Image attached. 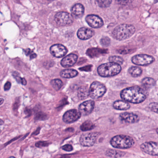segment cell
I'll use <instances>...</instances> for the list:
<instances>
[{
	"label": "cell",
	"mask_w": 158,
	"mask_h": 158,
	"mask_svg": "<svg viewBox=\"0 0 158 158\" xmlns=\"http://www.w3.org/2000/svg\"><path fill=\"white\" fill-rule=\"evenodd\" d=\"M120 96L123 100L134 104L141 103L147 98L144 89L138 86L124 89L121 91Z\"/></svg>",
	"instance_id": "1"
},
{
	"label": "cell",
	"mask_w": 158,
	"mask_h": 158,
	"mask_svg": "<svg viewBox=\"0 0 158 158\" xmlns=\"http://www.w3.org/2000/svg\"><path fill=\"white\" fill-rule=\"evenodd\" d=\"M135 32L134 26L129 24H121L116 27L112 32V36L118 40L127 39L132 36Z\"/></svg>",
	"instance_id": "2"
},
{
	"label": "cell",
	"mask_w": 158,
	"mask_h": 158,
	"mask_svg": "<svg viewBox=\"0 0 158 158\" xmlns=\"http://www.w3.org/2000/svg\"><path fill=\"white\" fill-rule=\"evenodd\" d=\"M122 67L120 64L113 62L101 64L98 68V73L102 77H111L117 75L121 72Z\"/></svg>",
	"instance_id": "3"
},
{
	"label": "cell",
	"mask_w": 158,
	"mask_h": 158,
	"mask_svg": "<svg viewBox=\"0 0 158 158\" xmlns=\"http://www.w3.org/2000/svg\"><path fill=\"white\" fill-rule=\"evenodd\" d=\"M110 142L112 147L118 149L129 148L135 144L133 138L125 135L115 136L111 139Z\"/></svg>",
	"instance_id": "4"
},
{
	"label": "cell",
	"mask_w": 158,
	"mask_h": 158,
	"mask_svg": "<svg viewBox=\"0 0 158 158\" xmlns=\"http://www.w3.org/2000/svg\"><path fill=\"white\" fill-rule=\"evenodd\" d=\"M106 90L107 89L103 84L98 81H94L89 88V96L91 98L97 99L102 97Z\"/></svg>",
	"instance_id": "5"
},
{
	"label": "cell",
	"mask_w": 158,
	"mask_h": 158,
	"mask_svg": "<svg viewBox=\"0 0 158 158\" xmlns=\"http://www.w3.org/2000/svg\"><path fill=\"white\" fill-rule=\"evenodd\" d=\"M56 23L60 26L70 25L73 22V17L70 14L64 12L57 13L54 16Z\"/></svg>",
	"instance_id": "6"
},
{
	"label": "cell",
	"mask_w": 158,
	"mask_h": 158,
	"mask_svg": "<svg viewBox=\"0 0 158 158\" xmlns=\"http://www.w3.org/2000/svg\"><path fill=\"white\" fill-rule=\"evenodd\" d=\"M98 133H86L82 134L80 137V144L83 147H90L93 146L96 143L98 136Z\"/></svg>",
	"instance_id": "7"
},
{
	"label": "cell",
	"mask_w": 158,
	"mask_h": 158,
	"mask_svg": "<svg viewBox=\"0 0 158 158\" xmlns=\"http://www.w3.org/2000/svg\"><path fill=\"white\" fill-rule=\"evenodd\" d=\"M131 60L132 63L136 65L147 66L152 63L155 59L150 55L141 54L133 56Z\"/></svg>",
	"instance_id": "8"
},
{
	"label": "cell",
	"mask_w": 158,
	"mask_h": 158,
	"mask_svg": "<svg viewBox=\"0 0 158 158\" xmlns=\"http://www.w3.org/2000/svg\"><path fill=\"white\" fill-rule=\"evenodd\" d=\"M140 149L143 152L152 156H158V143L153 141L146 142L141 144Z\"/></svg>",
	"instance_id": "9"
},
{
	"label": "cell",
	"mask_w": 158,
	"mask_h": 158,
	"mask_svg": "<svg viewBox=\"0 0 158 158\" xmlns=\"http://www.w3.org/2000/svg\"><path fill=\"white\" fill-rule=\"evenodd\" d=\"M82 114L77 110H71L66 111L63 116V120L66 123H74L81 117Z\"/></svg>",
	"instance_id": "10"
},
{
	"label": "cell",
	"mask_w": 158,
	"mask_h": 158,
	"mask_svg": "<svg viewBox=\"0 0 158 158\" xmlns=\"http://www.w3.org/2000/svg\"><path fill=\"white\" fill-rule=\"evenodd\" d=\"M95 102L94 101L89 100L86 101L79 105V111L83 115H88L90 114L94 110Z\"/></svg>",
	"instance_id": "11"
},
{
	"label": "cell",
	"mask_w": 158,
	"mask_h": 158,
	"mask_svg": "<svg viewBox=\"0 0 158 158\" xmlns=\"http://www.w3.org/2000/svg\"><path fill=\"white\" fill-rule=\"evenodd\" d=\"M51 53L56 58H60L64 57L68 52L67 48L61 44H55L50 48Z\"/></svg>",
	"instance_id": "12"
},
{
	"label": "cell",
	"mask_w": 158,
	"mask_h": 158,
	"mask_svg": "<svg viewBox=\"0 0 158 158\" xmlns=\"http://www.w3.org/2000/svg\"><path fill=\"white\" fill-rule=\"evenodd\" d=\"M87 23L92 28H98L103 25V22L99 16L91 15L86 16L85 18Z\"/></svg>",
	"instance_id": "13"
},
{
	"label": "cell",
	"mask_w": 158,
	"mask_h": 158,
	"mask_svg": "<svg viewBox=\"0 0 158 158\" xmlns=\"http://www.w3.org/2000/svg\"><path fill=\"white\" fill-rule=\"evenodd\" d=\"M121 122L125 123H134L139 121V117L136 114L130 112L121 113L119 116Z\"/></svg>",
	"instance_id": "14"
},
{
	"label": "cell",
	"mask_w": 158,
	"mask_h": 158,
	"mask_svg": "<svg viewBox=\"0 0 158 158\" xmlns=\"http://www.w3.org/2000/svg\"><path fill=\"white\" fill-rule=\"evenodd\" d=\"M78 59V56L75 54H69L62 60L61 64L63 67L68 68L72 67L75 64Z\"/></svg>",
	"instance_id": "15"
},
{
	"label": "cell",
	"mask_w": 158,
	"mask_h": 158,
	"mask_svg": "<svg viewBox=\"0 0 158 158\" xmlns=\"http://www.w3.org/2000/svg\"><path fill=\"white\" fill-rule=\"evenodd\" d=\"M94 30L87 27H81L77 31V37L82 40L89 39L94 36Z\"/></svg>",
	"instance_id": "16"
},
{
	"label": "cell",
	"mask_w": 158,
	"mask_h": 158,
	"mask_svg": "<svg viewBox=\"0 0 158 158\" xmlns=\"http://www.w3.org/2000/svg\"><path fill=\"white\" fill-rule=\"evenodd\" d=\"M85 11V8L83 5L77 3L73 6L72 9V14L77 18H80L83 16Z\"/></svg>",
	"instance_id": "17"
},
{
	"label": "cell",
	"mask_w": 158,
	"mask_h": 158,
	"mask_svg": "<svg viewBox=\"0 0 158 158\" xmlns=\"http://www.w3.org/2000/svg\"><path fill=\"white\" fill-rule=\"evenodd\" d=\"M113 108L119 110H126L130 109V105L125 101L117 100L114 102Z\"/></svg>",
	"instance_id": "18"
},
{
	"label": "cell",
	"mask_w": 158,
	"mask_h": 158,
	"mask_svg": "<svg viewBox=\"0 0 158 158\" xmlns=\"http://www.w3.org/2000/svg\"><path fill=\"white\" fill-rule=\"evenodd\" d=\"M60 75L63 78H71L76 77L78 75V72L74 69H65L60 72Z\"/></svg>",
	"instance_id": "19"
},
{
	"label": "cell",
	"mask_w": 158,
	"mask_h": 158,
	"mask_svg": "<svg viewBox=\"0 0 158 158\" xmlns=\"http://www.w3.org/2000/svg\"><path fill=\"white\" fill-rule=\"evenodd\" d=\"M77 96L81 100L86 99L89 97V89L87 86H82L79 88Z\"/></svg>",
	"instance_id": "20"
},
{
	"label": "cell",
	"mask_w": 158,
	"mask_h": 158,
	"mask_svg": "<svg viewBox=\"0 0 158 158\" xmlns=\"http://www.w3.org/2000/svg\"><path fill=\"white\" fill-rule=\"evenodd\" d=\"M125 153L123 152L118 151L113 149H108L105 152V155L110 158H119L124 156Z\"/></svg>",
	"instance_id": "21"
},
{
	"label": "cell",
	"mask_w": 158,
	"mask_h": 158,
	"mask_svg": "<svg viewBox=\"0 0 158 158\" xmlns=\"http://www.w3.org/2000/svg\"><path fill=\"white\" fill-rule=\"evenodd\" d=\"M142 85L146 89H150L155 85V80L151 77H146L142 79Z\"/></svg>",
	"instance_id": "22"
},
{
	"label": "cell",
	"mask_w": 158,
	"mask_h": 158,
	"mask_svg": "<svg viewBox=\"0 0 158 158\" xmlns=\"http://www.w3.org/2000/svg\"><path fill=\"white\" fill-rule=\"evenodd\" d=\"M128 73L134 77H138L141 75L142 70L138 66H132L128 70Z\"/></svg>",
	"instance_id": "23"
},
{
	"label": "cell",
	"mask_w": 158,
	"mask_h": 158,
	"mask_svg": "<svg viewBox=\"0 0 158 158\" xmlns=\"http://www.w3.org/2000/svg\"><path fill=\"white\" fill-rule=\"evenodd\" d=\"M51 85L54 89L58 91L63 85L62 81L60 79H54L51 81Z\"/></svg>",
	"instance_id": "24"
},
{
	"label": "cell",
	"mask_w": 158,
	"mask_h": 158,
	"mask_svg": "<svg viewBox=\"0 0 158 158\" xmlns=\"http://www.w3.org/2000/svg\"><path fill=\"white\" fill-rule=\"evenodd\" d=\"M94 127L95 126L90 121H87L82 124V125L80 127V128L82 131H87L93 129Z\"/></svg>",
	"instance_id": "25"
},
{
	"label": "cell",
	"mask_w": 158,
	"mask_h": 158,
	"mask_svg": "<svg viewBox=\"0 0 158 158\" xmlns=\"http://www.w3.org/2000/svg\"><path fill=\"white\" fill-rule=\"evenodd\" d=\"M12 75L19 84H21L22 85H26L27 84V82L25 78L21 77L20 76V74L18 72H14L13 73Z\"/></svg>",
	"instance_id": "26"
},
{
	"label": "cell",
	"mask_w": 158,
	"mask_h": 158,
	"mask_svg": "<svg viewBox=\"0 0 158 158\" xmlns=\"http://www.w3.org/2000/svg\"><path fill=\"white\" fill-rule=\"evenodd\" d=\"M98 5L102 8L109 7L111 4L112 0H96Z\"/></svg>",
	"instance_id": "27"
},
{
	"label": "cell",
	"mask_w": 158,
	"mask_h": 158,
	"mask_svg": "<svg viewBox=\"0 0 158 158\" xmlns=\"http://www.w3.org/2000/svg\"><path fill=\"white\" fill-rule=\"evenodd\" d=\"M109 60L110 62L114 63L120 65L123 64L124 62V60L123 58L118 56H111L109 58Z\"/></svg>",
	"instance_id": "28"
},
{
	"label": "cell",
	"mask_w": 158,
	"mask_h": 158,
	"mask_svg": "<svg viewBox=\"0 0 158 158\" xmlns=\"http://www.w3.org/2000/svg\"><path fill=\"white\" fill-rule=\"evenodd\" d=\"M46 117L47 116L44 113L40 111L36 113L35 119L36 120H44L46 119Z\"/></svg>",
	"instance_id": "29"
},
{
	"label": "cell",
	"mask_w": 158,
	"mask_h": 158,
	"mask_svg": "<svg viewBox=\"0 0 158 158\" xmlns=\"http://www.w3.org/2000/svg\"><path fill=\"white\" fill-rule=\"evenodd\" d=\"M158 106L157 102H152L149 105V108L152 111L156 113H158Z\"/></svg>",
	"instance_id": "30"
},
{
	"label": "cell",
	"mask_w": 158,
	"mask_h": 158,
	"mask_svg": "<svg viewBox=\"0 0 158 158\" xmlns=\"http://www.w3.org/2000/svg\"><path fill=\"white\" fill-rule=\"evenodd\" d=\"M49 143L46 141H40L37 142L35 144L36 147L37 148H42V147H47L48 146Z\"/></svg>",
	"instance_id": "31"
},
{
	"label": "cell",
	"mask_w": 158,
	"mask_h": 158,
	"mask_svg": "<svg viewBox=\"0 0 158 158\" xmlns=\"http://www.w3.org/2000/svg\"><path fill=\"white\" fill-rule=\"evenodd\" d=\"M20 104V99L16 98L15 100V102L14 103L13 105V110L15 111H16L18 110V108Z\"/></svg>",
	"instance_id": "32"
},
{
	"label": "cell",
	"mask_w": 158,
	"mask_h": 158,
	"mask_svg": "<svg viewBox=\"0 0 158 158\" xmlns=\"http://www.w3.org/2000/svg\"><path fill=\"white\" fill-rule=\"evenodd\" d=\"M61 148L67 152H71L73 150V146L70 144H66L62 147Z\"/></svg>",
	"instance_id": "33"
},
{
	"label": "cell",
	"mask_w": 158,
	"mask_h": 158,
	"mask_svg": "<svg viewBox=\"0 0 158 158\" xmlns=\"http://www.w3.org/2000/svg\"><path fill=\"white\" fill-rule=\"evenodd\" d=\"M131 1V0H115V2L120 5H125L129 3Z\"/></svg>",
	"instance_id": "34"
},
{
	"label": "cell",
	"mask_w": 158,
	"mask_h": 158,
	"mask_svg": "<svg viewBox=\"0 0 158 158\" xmlns=\"http://www.w3.org/2000/svg\"><path fill=\"white\" fill-rule=\"evenodd\" d=\"M108 37L102 39L101 40V43L102 45H103V46H106V45H109L110 43V39L108 40Z\"/></svg>",
	"instance_id": "35"
},
{
	"label": "cell",
	"mask_w": 158,
	"mask_h": 158,
	"mask_svg": "<svg viewBox=\"0 0 158 158\" xmlns=\"http://www.w3.org/2000/svg\"><path fill=\"white\" fill-rule=\"evenodd\" d=\"M11 86V84L10 82H7L5 84V85L4 86V90L5 91H8L10 89Z\"/></svg>",
	"instance_id": "36"
},
{
	"label": "cell",
	"mask_w": 158,
	"mask_h": 158,
	"mask_svg": "<svg viewBox=\"0 0 158 158\" xmlns=\"http://www.w3.org/2000/svg\"><path fill=\"white\" fill-rule=\"evenodd\" d=\"M25 52L26 55L27 56H30L32 55L34 52H33V51L31 50L30 49H27L25 50Z\"/></svg>",
	"instance_id": "37"
},
{
	"label": "cell",
	"mask_w": 158,
	"mask_h": 158,
	"mask_svg": "<svg viewBox=\"0 0 158 158\" xmlns=\"http://www.w3.org/2000/svg\"><path fill=\"white\" fill-rule=\"evenodd\" d=\"M25 113L28 116L31 115V114H32L31 110H30V109H28V108H26L25 110Z\"/></svg>",
	"instance_id": "38"
},
{
	"label": "cell",
	"mask_w": 158,
	"mask_h": 158,
	"mask_svg": "<svg viewBox=\"0 0 158 158\" xmlns=\"http://www.w3.org/2000/svg\"><path fill=\"white\" fill-rule=\"evenodd\" d=\"M40 127H39V128H37V130H36V131H35V132H34V133H33V134H32V135H38V134H39L40 133Z\"/></svg>",
	"instance_id": "39"
},
{
	"label": "cell",
	"mask_w": 158,
	"mask_h": 158,
	"mask_svg": "<svg viewBox=\"0 0 158 158\" xmlns=\"http://www.w3.org/2000/svg\"><path fill=\"white\" fill-rule=\"evenodd\" d=\"M36 53H33V54H32V55H30V60H32V59H35V58H36Z\"/></svg>",
	"instance_id": "40"
},
{
	"label": "cell",
	"mask_w": 158,
	"mask_h": 158,
	"mask_svg": "<svg viewBox=\"0 0 158 158\" xmlns=\"http://www.w3.org/2000/svg\"><path fill=\"white\" fill-rule=\"evenodd\" d=\"M4 102V99L3 98H0V105H1Z\"/></svg>",
	"instance_id": "41"
},
{
	"label": "cell",
	"mask_w": 158,
	"mask_h": 158,
	"mask_svg": "<svg viewBox=\"0 0 158 158\" xmlns=\"http://www.w3.org/2000/svg\"><path fill=\"white\" fill-rule=\"evenodd\" d=\"M4 123V121L3 120L0 119V125H2Z\"/></svg>",
	"instance_id": "42"
},
{
	"label": "cell",
	"mask_w": 158,
	"mask_h": 158,
	"mask_svg": "<svg viewBox=\"0 0 158 158\" xmlns=\"http://www.w3.org/2000/svg\"><path fill=\"white\" fill-rule=\"evenodd\" d=\"M48 1H53V0H48Z\"/></svg>",
	"instance_id": "43"
},
{
	"label": "cell",
	"mask_w": 158,
	"mask_h": 158,
	"mask_svg": "<svg viewBox=\"0 0 158 158\" xmlns=\"http://www.w3.org/2000/svg\"><path fill=\"white\" fill-rule=\"evenodd\" d=\"M1 130H0V133H1Z\"/></svg>",
	"instance_id": "44"
}]
</instances>
